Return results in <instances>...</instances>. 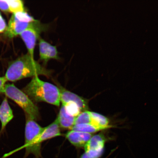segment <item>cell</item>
I'll return each mask as SVG.
<instances>
[{"label":"cell","mask_w":158,"mask_h":158,"mask_svg":"<svg viewBox=\"0 0 158 158\" xmlns=\"http://www.w3.org/2000/svg\"><path fill=\"white\" fill-rule=\"evenodd\" d=\"M62 106H64L66 111L70 115L76 117L81 113V110L77 105L73 102H68Z\"/></svg>","instance_id":"obj_17"},{"label":"cell","mask_w":158,"mask_h":158,"mask_svg":"<svg viewBox=\"0 0 158 158\" xmlns=\"http://www.w3.org/2000/svg\"><path fill=\"white\" fill-rule=\"evenodd\" d=\"M0 10L4 12H10L9 6L7 1L0 0Z\"/></svg>","instance_id":"obj_21"},{"label":"cell","mask_w":158,"mask_h":158,"mask_svg":"<svg viewBox=\"0 0 158 158\" xmlns=\"http://www.w3.org/2000/svg\"><path fill=\"white\" fill-rule=\"evenodd\" d=\"M7 82L5 76L0 77V94H3L6 82Z\"/></svg>","instance_id":"obj_23"},{"label":"cell","mask_w":158,"mask_h":158,"mask_svg":"<svg viewBox=\"0 0 158 158\" xmlns=\"http://www.w3.org/2000/svg\"><path fill=\"white\" fill-rule=\"evenodd\" d=\"M48 27V24L41 23L38 20L35 25L26 29L19 35L25 43L28 54L33 58H34L37 41L40 37L41 33L46 31Z\"/></svg>","instance_id":"obj_5"},{"label":"cell","mask_w":158,"mask_h":158,"mask_svg":"<svg viewBox=\"0 0 158 158\" xmlns=\"http://www.w3.org/2000/svg\"><path fill=\"white\" fill-rule=\"evenodd\" d=\"M60 100L62 104L68 102H73L77 105L81 111L84 112L89 109L88 100L71 92L66 89L60 86Z\"/></svg>","instance_id":"obj_8"},{"label":"cell","mask_w":158,"mask_h":158,"mask_svg":"<svg viewBox=\"0 0 158 158\" xmlns=\"http://www.w3.org/2000/svg\"><path fill=\"white\" fill-rule=\"evenodd\" d=\"M90 114L91 118V124L100 128L102 130L114 127L110 124L108 118L102 114L91 111Z\"/></svg>","instance_id":"obj_14"},{"label":"cell","mask_w":158,"mask_h":158,"mask_svg":"<svg viewBox=\"0 0 158 158\" xmlns=\"http://www.w3.org/2000/svg\"><path fill=\"white\" fill-rule=\"evenodd\" d=\"M76 118L67 113L64 106H62L56 118L60 127L71 130L75 125Z\"/></svg>","instance_id":"obj_13"},{"label":"cell","mask_w":158,"mask_h":158,"mask_svg":"<svg viewBox=\"0 0 158 158\" xmlns=\"http://www.w3.org/2000/svg\"><path fill=\"white\" fill-rule=\"evenodd\" d=\"M93 134L71 130L67 133L65 136L71 144L76 147L84 148Z\"/></svg>","instance_id":"obj_9"},{"label":"cell","mask_w":158,"mask_h":158,"mask_svg":"<svg viewBox=\"0 0 158 158\" xmlns=\"http://www.w3.org/2000/svg\"><path fill=\"white\" fill-rule=\"evenodd\" d=\"M91 123V118L90 114V111L86 110L81 112L79 115L77 116L75 120V124H90Z\"/></svg>","instance_id":"obj_18"},{"label":"cell","mask_w":158,"mask_h":158,"mask_svg":"<svg viewBox=\"0 0 158 158\" xmlns=\"http://www.w3.org/2000/svg\"><path fill=\"white\" fill-rule=\"evenodd\" d=\"M60 127L58 120L56 118L52 123L44 128L40 137L39 143H41L47 140L62 135Z\"/></svg>","instance_id":"obj_12"},{"label":"cell","mask_w":158,"mask_h":158,"mask_svg":"<svg viewBox=\"0 0 158 158\" xmlns=\"http://www.w3.org/2000/svg\"><path fill=\"white\" fill-rule=\"evenodd\" d=\"M103 153V152L91 151L85 152L80 158H100Z\"/></svg>","instance_id":"obj_20"},{"label":"cell","mask_w":158,"mask_h":158,"mask_svg":"<svg viewBox=\"0 0 158 158\" xmlns=\"http://www.w3.org/2000/svg\"><path fill=\"white\" fill-rule=\"evenodd\" d=\"M0 15H1V13H0Z\"/></svg>","instance_id":"obj_24"},{"label":"cell","mask_w":158,"mask_h":158,"mask_svg":"<svg viewBox=\"0 0 158 158\" xmlns=\"http://www.w3.org/2000/svg\"><path fill=\"white\" fill-rule=\"evenodd\" d=\"M51 74L52 71L39 64L27 53L11 62L4 76L7 81L13 82L40 75L48 77Z\"/></svg>","instance_id":"obj_1"},{"label":"cell","mask_w":158,"mask_h":158,"mask_svg":"<svg viewBox=\"0 0 158 158\" xmlns=\"http://www.w3.org/2000/svg\"><path fill=\"white\" fill-rule=\"evenodd\" d=\"M14 117L13 110L9 105L7 98L6 97L0 105V121L1 123L0 133L3 131L7 124L13 119Z\"/></svg>","instance_id":"obj_11"},{"label":"cell","mask_w":158,"mask_h":158,"mask_svg":"<svg viewBox=\"0 0 158 158\" xmlns=\"http://www.w3.org/2000/svg\"><path fill=\"white\" fill-rule=\"evenodd\" d=\"M32 101L44 102L59 106L60 105V90L55 85L40 80L39 76L32 80L23 89Z\"/></svg>","instance_id":"obj_2"},{"label":"cell","mask_w":158,"mask_h":158,"mask_svg":"<svg viewBox=\"0 0 158 158\" xmlns=\"http://www.w3.org/2000/svg\"><path fill=\"white\" fill-rule=\"evenodd\" d=\"M7 1L9 6L10 12L15 14L25 11L24 3L23 1L20 0H9Z\"/></svg>","instance_id":"obj_16"},{"label":"cell","mask_w":158,"mask_h":158,"mask_svg":"<svg viewBox=\"0 0 158 158\" xmlns=\"http://www.w3.org/2000/svg\"><path fill=\"white\" fill-rule=\"evenodd\" d=\"M19 20L24 22L30 23L34 21L35 20L31 17L26 12L13 14Z\"/></svg>","instance_id":"obj_19"},{"label":"cell","mask_w":158,"mask_h":158,"mask_svg":"<svg viewBox=\"0 0 158 158\" xmlns=\"http://www.w3.org/2000/svg\"><path fill=\"white\" fill-rule=\"evenodd\" d=\"M107 141L102 133L93 135L84 147L85 152H104L105 145Z\"/></svg>","instance_id":"obj_10"},{"label":"cell","mask_w":158,"mask_h":158,"mask_svg":"<svg viewBox=\"0 0 158 158\" xmlns=\"http://www.w3.org/2000/svg\"><path fill=\"white\" fill-rule=\"evenodd\" d=\"M6 98L10 99L21 108L26 116L35 120L39 118V108L28 96L13 84H6L3 92Z\"/></svg>","instance_id":"obj_3"},{"label":"cell","mask_w":158,"mask_h":158,"mask_svg":"<svg viewBox=\"0 0 158 158\" xmlns=\"http://www.w3.org/2000/svg\"><path fill=\"white\" fill-rule=\"evenodd\" d=\"M71 130L91 134L102 131L100 128L90 124H76Z\"/></svg>","instance_id":"obj_15"},{"label":"cell","mask_w":158,"mask_h":158,"mask_svg":"<svg viewBox=\"0 0 158 158\" xmlns=\"http://www.w3.org/2000/svg\"><path fill=\"white\" fill-rule=\"evenodd\" d=\"M7 25L5 20L0 15V33L4 32L6 30Z\"/></svg>","instance_id":"obj_22"},{"label":"cell","mask_w":158,"mask_h":158,"mask_svg":"<svg viewBox=\"0 0 158 158\" xmlns=\"http://www.w3.org/2000/svg\"><path fill=\"white\" fill-rule=\"evenodd\" d=\"M37 21L35 20L32 22H24L19 20L13 14L5 31V35L9 38H13L20 35L26 29L35 25Z\"/></svg>","instance_id":"obj_6"},{"label":"cell","mask_w":158,"mask_h":158,"mask_svg":"<svg viewBox=\"0 0 158 158\" xmlns=\"http://www.w3.org/2000/svg\"><path fill=\"white\" fill-rule=\"evenodd\" d=\"M25 131V156L32 154L36 158L41 156V143H39L40 137L44 127L41 126L35 120L26 117Z\"/></svg>","instance_id":"obj_4"},{"label":"cell","mask_w":158,"mask_h":158,"mask_svg":"<svg viewBox=\"0 0 158 158\" xmlns=\"http://www.w3.org/2000/svg\"><path fill=\"white\" fill-rule=\"evenodd\" d=\"M40 60L46 64L51 59H60L56 46L47 42L41 37L39 40Z\"/></svg>","instance_id":"obj_7"}]
</instances>
